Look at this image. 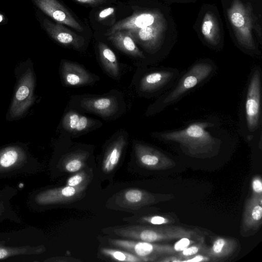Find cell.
Instances as JSON below:
<instances>
[{
	"label": "cell",
	"mask_w": 262,
	"mask_h": 262,
	"mask_svg": "<svg viewBox=\"0 0 262 262\" xmlns=\"http://www.w3.org/2000/svg\"><path fill=\"white\" fill-rule=\"evenodd\" d=\"M217 121L206 120L193 122L180 129L154 133L161 141L177 143L187 156L206 159L217 155L222 144V134Z\"/></svg>",
	"instance_id": "cell-1"
},
{
	"label": "cell",
	"mask_w": 262,
	"mask_h": 262,
	"mask_svg": "<svg viewBox=\"0 0 262 262\" xmlns=\"http://www.w3.org/2000/svg\"><path fill=\"white\" fill-rule=\"evenodd\" d=\"M216 66L210 60H200L192 64L180 76L174 85L160 95L148 110L150 114L160 113L177 102L195 88L209 80L214 74Z\"/></svg>",
	"instance_id": "cell-2"
},
{
	"label": "cell",
	"mask_w": 262,
	"mask_h": 262,
	"mask_svg": "<svg viewBox=\"0 0 262 262\" xmlns=\"http://www.w3.org/2000/svg\"><path fill=\"white\" fill-rule=\"evenodd\" d=\"M241 111L242 133L251 141L261 132V70L259 66L251 70Z\"/></svg>",
	"instance_id": "cell-3"
},
{
	"label": "cell",
	"mask_w": 262,
	"mask_h": 262,
	"mask_svg": "<svg viewBox=\"0 0 262 262\" xmlns=\"http://www.w3.org/2000/svg\"><path fill=\"white\" fill-rule=\"evenodd\" d=\"M113 231L121 237L150 243L168 242L184 237L199 239L205 238L201 231L172 224L122 226L114 228Z\"/></svg>",
	"instance_id": "cell-4"
},
{
	"label": "cell",
	"mask_w": 262,
	"mask_h": 262,
	"mask_svg": "<svg viewBox=\"0 0 262 262\" xmlns=\"http://www.w3.org/2000/svg\"><path fill=\"white\" fill-rule=\"evenodd\" d=\"M39 168L37 161L21 146H8L0 149V178L34 173Z\"/></svg>",
	"instance_id": "cell-5"
},
{
	"label": "cell",
	"mask_w": 262,
	"mask_h": 262,
	"mask_svg": "<svg viewBox=\"0 0 262 262\" xmlns=\"http://www.w3.org/2000/svg\"><path fill=\"white\" fill-rule=\"evenodd\" d=\"M228 16L239 45L254 51L256 46L252 35L254 20L251 9L240 0H233L228 10Z\"/></svg>",
	"instance_id": "cell-6"
},
{
	"label": "cell",
	"mask_w": 262,
	"mask_h": 262,
	"mask_svg": "<svg viewBox=\"0 0 262 262\" xmlns=\"http://www.w3.org/2000/svg\"><path fill=\"white\" fill-rule=\"evenodd\" d=\"M107 241L110 245L125 250L145 261H157L162 257L177 253L173 246L169 245L132 239L108 238Z\"/></svg>",
	"instance_id": "cell-7"
},
{
	"label": "cell",
	"mask_w": 262,
	"mask_h": 262,
	"mask_svg": "<svg viewBox=\"0 0 262 262\" xmlns=\"http://www.w3.org/2000/svg\"><path fill=\"white\" fill-rule=\"evenodd\" d=\"M83 187L65 186L56 188H41L33 191L29 195L28 204L34 210H42L46 207L63 203L75 199Z\"/></svg>",
	"instance_id": "cell-8"
},
{
	"label": "cell",
	"mask_w": 262,
	"mask_h": 262,
	"mask_svg": "<svg viewBox=\"0 0 262 262\" xmlns=\"http://www.w3.org/2000/svg\"><path fill=\"white\" fill-rule=\"evenodd\" d=\"M181 74L177 69L161 67L147 72L141 79L139 88L148 95H162L170 89Z\"/></svg>",
	"instance_id": "cell-9"
},
{
	"label": "cell",
	"mask_w": 262,
	"mask_h": 262,
	"mask_svg": "<svg viewBox=\"0 0 262 262\" xmlns=\"http://www.w3.org/2000/svg\"><path fill=\"white\" fill-rule=\"evenodd\" d=\"M34 77L30 69L23 75L9 110L12 118H17L24 114L34 101Z\"/></svg>",
	"instance_id": "cell-10"
},
{
	"label": "cell",
	"mask_w": 262,
	"mask_h": 262,
	"mask_svg": "<svg viewBox=\"0 0 262 262\" xmlns=\"http://www.w3.org/2000/svg\"><path fill=\"white\" fill-rule=\"evenodd\" d=\"M262 225V195L252 193L246 200L240 227L244 237L256 233Z\"/></svg>",
	"instance_id": "cell-11"
},
{
	"label": "cell",
	"mask_w": 262,
	"mask_h": 262,
	"mask_svg": "<svg viewBox=\"0 0 262 262\" xmlns=\"http://www.w3.org/2000/svg\"><path fill=\"white\" fill-rule=\"evenodd\" d=\"M135 151L139 163L151 170H165L173 168L176 162L161 151L147 145L136 143Z\"/></svg>",
	"instance_id": "cell-12"
},
{
	"label": "cell",
	"mask_w": 262,
	"mask_h": 262,
	"mask_svg": "<svg viewBox=\"0 0 262 262\" xmlns=\"http://www.w3.org/2000/svg\"><path fill=\"white\" fill-rule=\"evenodd\" d=\"M165 28L164 20L143 28L129 30L135 42L142 45L147 52L154 53L162 45Z\"/></svg>",
	"instance_id": "cell-13"
},
{
	"label": "cell",
	"mask_w": 262,
	"mask_h": 262,
	"mask_svg": "<svg viewBox=\"0 0 262 262\" xmlns=\"http://www.w3.org/2000/svg\"><path fill=\"white\" fill-rule=\"evenodd\" d=\"M164 20L161 13L157 11L137 12L117 23L110 28L106 35L119 30L143 28Z\"/></svg>",
	"instance_id": "cell-14"
},
{
	"label": "cell",
	"mask_w": 262,
	"mask_h": 262,
	"mask_svg": "<svg viewBox=\"0 0 262 262\" xmlns=\"http://www.w3.org/2000/svg\"><path fill=\"white\" fill-rule=\"evenodd\" d=\"M40 10L58 23L68 25L78 32L83 30L82 26L71 13L57 0H32Z\"/></svg>",
	"instance_id": "cell-15"
},
{
	"label": "cell",
	"mask_w": 262,
	"mask_h": 262,
	"mask_svg": "<svg viewBox=\"0 0 262 262\" xmlns=\"http://www.w3.org/2000/svg\"><path fill=\"white\" fill-rule=\"evenodd\" d=\"M241 249L239 241L231 237L217 236L207 247L204 255L210 261H224L237 254Z\"/></svg>",
	"instance_id": "cell-16"
},
{
	"label": "cell",
	"mask_w": 262,
	"mask_h": 262,
	"mask_svg": "<svg viewBox=\"0 0 262 262\" xmlns=\"http://www.w3.org/2000/svg\"><path fill=\"white\" fill-rule=\"evenodd\" d=\"M42 25L48 35L58 43L67 47L79 49L84 43V39L65 27L62 24L54 23L45 18Z\"/></svg>",
	"instance_id": "cell-17"
},
{
	"label": "cell",
	"mask_w": 262,
	"mask_h": 262,
	"mask_svg": "<svg viewBox=\"0 0 262 262\" xmlns=\"http://www.w3.org/2000/svg\"><path fill=\"white\" fill-rule=\"evenodd\" d=\"M9 234H5L0 237V260L23 255L39 254L43 253L46 248L43 245L25 244L21 242H12L14 237L9 241Z\"/></svg>",
	"instance_id": "cell-18"
},
{
	"label": "cell",
	"mask_w": 262,
	"mask_h": 262,
	"mask_svg": "<svg viewBox=\"0 0 262 262\" xmlns=\"http://www.w3.org/2000/svg\"><path fill=\"white\" fill-rule=\"evenodd\" d=\"M61 75L64 84L68 86H80L92 82L91 74L75 62L66 61L62 63Z\"/></svg>",
	"instance_id": "cell-19"
},
{
	"label": "cell",
	"mask_w": 262,
	"mask_h": 262,
	"mask_svg": "<svg viewBox=\"0 0 262 262\" xmlns=\"http://www.w3.org/2000/svg\"><path fill=\"white\" fill-rule=\"evenodd\" d=\"M81 105L86 110L103 117L113 115L118 108L116 99L112 97L85 98L81 101Z\"/></svg>",
	"instance_id": "cell-20"
},
{
	"label": "cell",
	"mask_w": 262,
	"mask_h": 262,
	"mask_svg": "<svg viewBox=\"0 0 262 262\" xmlns=\"http://www.w3.org/2000/svg\"><path fill=\"white\" fill-rule=\"evenodd\" d=\"M108 39L122 52L141 58H144L143 52L136 44L129 30L117 31L107 35Z\"/></svg>",
	"instance_id": "cell-21"
},
{
	"label": "cell",
	"mask_w": 262,
	"mask_h": 262,
	"mask_svg": "<svg viewBox=\"0 0 262 262\" xmlns=\"http://www.w3.org/2000/svg\"><path fill=\"white\" fill-rule=\"evenodd\" d=\"M18 192L17 188L6 186L0 189V222L9 220L17 223H21L16 213L12 209L10 202Z\"/></svg>",
	"instance_id": "cell-22"
},
{
	"label": "cell",
	"mask_w": 262,
	"mask_h": 262,
	"mask_svg": "<svg viewBox=\"0 0 262 262\" xmlns=\"http://www.w3.org/2000/svg\"><path fill=\"white\" fill-rule=\"evenodd\" d=\"M126 143L125 138L120 136L111 144L102 162V169L104 172L109 173L115 168L120 161Z\"/></svg>",
	"instance_id": "cell-23"
},
{
	"label": "cell",
	"mask_w": 262,
	"mask_h": 262,
	"mask_svg": "<svg viewBox=\"0 0 262 262\" xmlns=\"http://www.w3.org/2000/svg\"><path fill=\"white\" fill-rule=\"evenodd\" d=\"M94 123L93 120L74 111L68 112L62 121L63 127L73 133L84 132L92 127Z\"/></svg>",
	"instance_id": "cell-24"
},
{
	"label": "cell",
	"mask_w": 262,
	"mask_h": 262,
	"mask_svg": "<svg viewBox=\"0 0 262 262\" xmlns=\"http://www.w3.org/2000/svg\"><path fill=\"white\" fill-rule=\"evenodd\" d=\"M99 57L105 71L115 78L119 76V67L114 52L105 43H98Z\"/></svg>",
	"instance_id": "cell-25"
},
{
	"label": "cell",
	"mask_w": 262,
	"mask_h": 262,
	"mask_svg": "<svg viewBox=\"0 0 262 262\" xmlns=\"http://www.w3.org/2000/svg\"><path fill=\"white\" fill-rule=\"evenodd\" d=\"M202 33L205 40L212 46H216L220 40L217 20L211 12L205 14L202 23Z\"/></svg>",
	"instance_id": "cell-26"
},
{
	"label": "cell",
	"mask_w": 262,
	"mask_h": 262,
	"mask_svg": "<svg viewBox=\"0 0 262 262\" xmlns=\"http://www.w3.org/2000/svg\"><path fill=\"white\" fill-rule=\"evenodd\" d=\"M101 253L112 259L119 261L144 262L143 258L127 251H123L111 248H102Z\"/></svg>",
	"instance_id": "cell-27"
},
{
	"label": "cell",
	"mask_w": 262,
	"mask_h": 262,
	"mask_svg": "<svg viewBox=\"0 0 262 262\" xmlns=\"http://www.w3.org/2000/svg\"><path fill=\"white\" fill-rule=\"evenodd\" d=\"M140 222L151 225H165L173 224L175 220L169 215H150L142 217Z\"/></svg>",
	"instance_id": "cell-28"
},
{
	"label": "cell",
	"mask_w": 262,
	"mask_h": 262,
	"mask_svg": "<svg viewBox=\"0 0 262 262\" xmlns=\"http://www.w3.org/2000/svg\"><path fill=\"white\" fill-rule=\"evenodd\" d=\"M83 165V156L79 154L69 159L65 163L64 168L68 172H74L79 171Z\"/></svg>",
	"instance_id": "cell-29"
},
{
	"label": "cell",
	"mask_w": 262,
	"mask_h": 262,
	"mask_svg": "<svg viewBox=\"0 0 262 262\" xmlns=\"http://www.w3.org/2000/svg\"><path fill=\"white\" fill-rule=\"evenodd\" d=\"M85 174L80 172L69 178L67 181V185L72 187H76L80 185L84 181Z\"/></svg>",
	"instance_id": "cell-30"
},
{
	"label": "cell",
	"mask_w": 262,
	"mask_h": 262,
	"mask_svg": "<svg viewBox=\"0 0 262 262\" xmlns=\"http://www.w3.org/2000/svg\"><path fill=\"white\" fill-rule=\"evenodd\" d=\"M251 186L253 193L262 195V181L259 176H256L253 177L252 180Z\"/></svg>",
	"instance_id": "cell-31"
},
{
	"label": "cell",
	"mask_w": 262,
	"mask_h": 262,
	"mask_svg": "<svg viewBox=\"0 0 262 262\" xmlns=\"http://www.w3.org/2000/svg\"><path fill=\"white\" fill-rule=\"evenodd\" d=\"M210 261L209 258L206 255L199 254L190 257L184 261V262H199Z\"/></svg>",
	"instance_id": "cell-32"
},
{
	"label": "cell",
	"mask_w": 262,
	"mask_h": 262,
	"mask_svg": "<svg viewBox=\"0 0 262 262\" xmlns=\"http://www.w3.org/2000/svg\"><path fill=\"white\" fill-rule=\"evenodd\" d=\"M115 9L113 7H108L103 9L99 13L98 18L99 19H103L111 15L114 12Z\"/></svg>",
	"instance_id": "cell-33"
},
{
	"label": "cell",
	"mask_w": 262,
	"mask_h": 262,
	"mask_svg": "<svg viewBox=\"0 0 262 262\" xmlns=\"http://www.w3.org/2000/svg\"><path fill=\"white\" fill-rule=\"evenodd\" d=\"M83 4H89L93 6L98 5L106 2L107 0H75Z\"/></svg>",
	"instance_id": "cell-34"
}]
</instances>
